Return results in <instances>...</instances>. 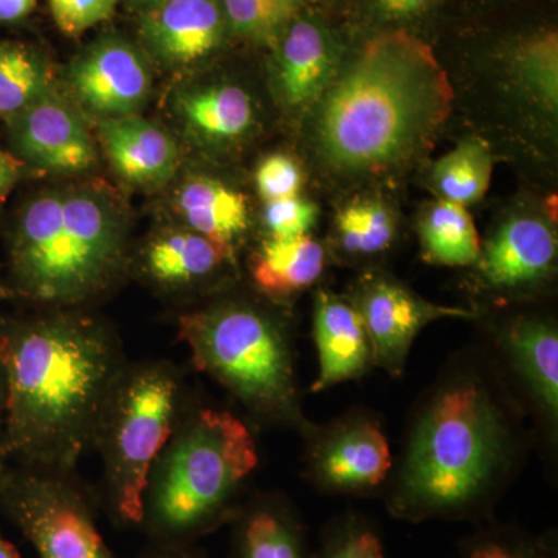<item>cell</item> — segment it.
Here are the masks:
<instances>
[{
    "mask_svg": "<svg viewBox=\"0 0 558 558\" xmlns=\"http://www.w3.org/2000/svg\"><path fill=\"white\" fill-rule=\"evenodd\" d=\"M318 209L299 196L267 202L263 220L270 236L295 238L310 233L317 220Z\"/></svg>",
    "mask_w": 558,
    "mask_h": 558,
    "instance_id": "obj_32",
    "label": "cell"
},
{
    "mask_svg": "<svg viewBox=\"0 0 558 558\" xmlns=\"http://www.w3.org/2000/svg\"><path fill=\"white\" fill-rule=\"evenodd\" d=\"M231 250L179 227L156 234L146 245L143 264L153 279L165 286H189L215 274Z\"/></svg>",
    "mask_w": 558,
    "mask_h": 558,
    "instance_id": "obj_20",
    "label": "cell"
},
{
    "mask_svg": "<svg viewBox=\"0 0 558 558\" xmlns=\"http://www.w3.org/2000/svg\"><path fill=\"white\" fill-rule=\"evenodd\" d=\"M256 464L255 440L240 418L202 411L148 487L143 524L163 545H182L218 523Z\"/></svg>",
    "mask_w": 558,
    "mask_h": 558,
    "instance_id": "obj_5",
    "label": "cell"
},
{
    "mask_svg": "<svg viewBox=\"0 0 558 558\" xmlns=\"http://www.w3.org/2000/svg\"><path fill=\"white\" fill-rule=\"evenodd\" d=\"M494 159L481 138H469L440 157L433 168V185L444 201L468 207L483 199L490 186Z\"/></svg>",
    "mask_w": 558,
    "mask_h": 558,
    "instance_id": "obj_25",
    "label": "cell"
},
{
    "mask_svg": "<svg viewBox=\"0 0 558 558\" xmlns=\"http://www.w3.org/2000/svg\"><path fill=\"white\" fill-rule=\"evenodd\" d=\"M5 123L11 154L32 171L80 179L98 167L89 120L58 83Z\"/></svg>",
    "mask_w": 558,
    "mask_h": 558,
    "instance_id": "obj_8",
    "label": "cell"
},
{
    "mask_svg": "<svg viewBox=\"0 0 558 558\" xmlns=\"http://www.w3.org/2000/svg\"><path fill=\"white\" fill-rule=\"evenodd\" d=\"M149 558H199L190 554V550L183 549L180 545H163L159 553Z\"/></svg>",
    "mask_w": 558,
    "mask_h": 558,
    "instance_id": "obj_38",
    "label": "cell"
},
{
    "mask_svg": "<svg viewBox=\"0 0 558 558\" xmlns=\"http://www.w3.org/2000/svg\"><path fill=\"white\" fill-rule=\"evenodd\" d=\"M325 267V252L310 234L264 241L253 260L256 286L271 296H288L310 288Z\"/></svg>",
    "mask_w": 558,
    "mask_h": 558,
    "instance_id": "obj_21",
    "label": "cell"
},
{
    "mask_svg": "<svg viewBox=\"0 0 558 558\" xmlns=\"http://www.w3.org/2000/svg\"><path fill=\"white\" fill-rule=\"evenodd\" d=\"M325 558H385L384 546L371 529L349 524L329 543Z\"/></svg>",
    "mask_w": 558,
    "mask_h": 558,
    "instance_id": "obj_33",
    "label": "cell"
},
{
    "mask_svg": "<svg viewBox=\"0 0 558 558\" xmlns=\"http://www.w3.org/2000/svg\"><path fill=\"white\" fill-rule=\"evenodd\" d=\"M11 438L50 464L78 457L113 379L116 357L89 319L50 317L0 340Z\"/></svg>",
    "mask_w": 558,
    "mask_h": 558,
    "instance_id": "obj_2",
    "label": "cell"
},
{
    "mask_svg": "<svg viewBox=\"0 0 558 558\" xmlns=\"http://www.w3.org/2000/svg\"><path fill=\"white\" fill-rule=\"evenodd\" d=\"M219 3L231 31L266 46H277L301 9V0H219Z\"/></svg>",
    "mask_w": 558,
    "mask_h": 558,
    "instance_id": "obj_27",
    "label": "cell"
},
{
    "mask_svg": "<svg viewBox=\"0 0 558 558\" xmlns=\"http://www.w3.org/2000/svg\"><path fill=\"white\" fill-rule=\"evenodd\" d=\"M172 113L186 137L199 145H229L245 137L255 124L252 97L236 84L179 92Z\"/></svg>",
    "mask_w": 558,
    "mask_h": 558,
    "instance_id": "obj_15",
    "label": "cell"
},
{
    "mask_svg": "<svg viewBox=\"0 0 558 558\" xmlns=\"http://www.w3.org/2000/svg\"><path fill=\"white\" fill-rule=\"evenodd\" d=\"M337 230L348 252L371 255L391 244L395 220L380 204L362 202L341 209L337 216Z\"/></svg>",
    "mask_w": 558,
    "mask_h": 558,
    "instance_id": "obj_29",
    "label": "cell"
},
{
    "mask_svg": "<svg viewBox=\"0 0 558 558\" xmlns=\"http://www.w3.org/2000/svg\"><path fill=\"white\" fill-rule=\"evenodd\" d=\"M275 83L292 108L307 105L325 89L333 57L328 36L310 21L293 22L278 40Z\"/></svg>",
    "mask_w": 558,
    "mask_h": 558,
    "instance_id": "obj_17",
    "label": "cell"
},
{
    "mask_svg": "<svg viewBox=\"0 0 558 558\" xmlns=\"http://www.w3.org/2000/svg\"><path fill=\"white\" fill-rule=\"evenodd\" d=\"M226 16L219 0H165L140 13V38L157 64L168 70L193 68L222 44Z\"/></svg>",
    "mask_w": 558,
    "mask_h": 558,
    "instance_id": "obj_11",
    "label": "cell"
},
{
    "mask_svg": "<svg viewBox=\"0 0 558 558\" xmlns=\"http://www.w3.org/2000/svg\"><path fill=\"white\" fill-rule=\"evenodd\" d=\"M62 89L87 120L97 123L142 112L153 78L145 54L134 44L108 35L70 62Z\"/></svg>",
    "mask_w": 558,
    "mask_h": 558,
    "instance_id": "obj_10",
    "label": "cell"
},
{
    "mask_svg": "<svg viewBox=\"0 0 558 558\" xmlns=\"http://www.w3.org/2000/svg\"><path fill=\"white\" fill-rule=\"evenodd\" d=\"M128 208L100 180L68 179L33 194L17 215L11 266L33 300L75 304L108 288L123 267Z\"/></svg>",
    "mask_w": 558,
    "mask_h": 558,
    "instance_id": "obj_3",
    "label": "cell"
},
{
    "mask_svg": "<svg viewBox=\"0 0 558 558\" xmlns=\"http://www.w3.org/2000/svg\"><path fill=\"white\" fill-rule=\"evenodd\" d=\"M315 341L318 348L319 374L314 391L354 379L373 359L360 312L330 293L322 292L318 295L315 307Z\"/></svg>",
    "mask_w": 558,
    "mask_h": 558,
    "instance_id": "obj_16",
    "label": "cell"
},
{
    "mask_svg": "<svg viewBox=\"0 0 558 558\" xmlns=\"http://www.w3.org/2000/svg\"><path fill=\"white\" fill-rule=\"evenodd\" d=\"M54 24L65 36L83 35L116 14L117 0H49Z\"/></svg>",
    "mask_w": 558,
    "mask_h": 558,
    "instance_id": "obj_30",
    "label": "cell"
},
{
    "mask_svg": "<svg viewBox=\"0 0 558 558\" xmlns=\"http://www.w3.org/2000/svg\"><path fill=\"white\" fill-rule=\"evenodd\" d=\"M180 333L197 368L253 409L290 410L295 398L292 363L284 339L269 318L227 304L186 315Z\"/></svg>",
    "mask_w": 558,
    "mask_h": 558,
    "instance_id": "obj_6",
    "label": "cell"
},
{
    "mask_svg": "<svg viewBox=\"0 0 558 558\" xmlns=\"http://www.w3.org/2000/svg\"><path fill=\"white\" fill-rule=\"evenodd\" d=\"M241 558H306L292 521L271 508L250 512L240 531Z\"/></svg>",
    "mask_w": 558,
    "mask_h": 558,
    "instance_id": "obj_28",
    "label": "cell"
},
{
    "mask_svg": "<svg viewBox=\"0 0 558 558\" xmlns=\"http://www.w3.org/2000/svg\"><path fill=\"white\" fill-rule=\"evenodd\" d=\"M391 454L384 433L369 422L349 425L319 454L318 470L329 487L359 490L387 478Z\"/></svg>",
    "mask_w": 558,
    "mask_h": 558,
    "instance_id": "obj_19",
    "label": "cell"
},
{
    "mask_svg": "<svg viewBox=\"0 0 558 558\" xmlns=\"http://www.w3.org/2000/svg\"><path fill=\"white\" fill-rule=\"evenodd\" d=\"M513 72L521 86L549 112L558 108V35L542 31L521 40L512 53Z\"/></svg>",
    "mask_w": 558,
    "mask_h": 558,
    "instance_id": "obj_26",
    "label": "cell"
},
{
    "mask_svg": "<svg viewBox=\"0 0 558 558\" xmlns=\"http://www.w3.org/2000/svg\"><path fill=\"white\" fill-rule=\"evenodd\" d=\"M0 558H22L16 548L2 535H0Z\"/></svg>",
    "mask_w": 558,
    "mask_h": 558,
    "instance_id": "obj_40",
    "label": "cell"
},
{
    "mask_svg": "<svg viewBox=\"0 0 558 558\" xmlns=\"http://www.w3.org/2000/svg\"><path fill=\"white\" fill-rule=\"evenodd\" d=\"M57 84L50 62L22 43H0V120L7 121Z\"/></svg>",
    "mask_w": 558,
    "mask_h": 558,
    "instance_id": "obj_24",
    "label": "cell"
},
{
    "mask_svg": "<svg viewBox=\"0 0 558 558\" xmlns=\"http://www.w3.org/2000/svg\"><path fill=\"white\" fill-rule=\"evenodd\" d=\"M255 182L259 196L267 204L299 196L303 186V174L292 157L270 154L258 165Z\"/></svg>",
    "mask_w": 558,
    "mask_h": 558,
    "instance_id": "obj_31",
    "label": "cell"
},
{
    "mask_svg": "<svg viewBox=\"0 0 558 558\" xmlns=\"http://www.w3.org/2000/svg\"><path fill=\"white\" fill-rule=\"evenodd\" d=\"M557 258L556 233L542 219L509 220L480 255L481 275L494 288H517L545 278Z\"/></svg>",
    "mask_w": 558,
    "mask_h": 558,
    "instance_id": "obj_14",
    "label": "cell"
},
{
    "mask_svg": "<svg viewBox=\"0 0 558 558\" xmlns=\"http://www.w3.org/2000/svg\"><path fill=\"white\" fill-rule=\"evenodd\" d=\"M509 351L543 407L554 416L558 409V337L545 323L521 318L510 326Z\"/></svg>",
    "mask_w": 558,
    "mask_h": 558,
    "instance_id": "obj_23",
    "label": "cell"
},
{
    "mask_svg": "<svg viewBox=\"0 0 558 558\" xmlns=\"http://www.w3.org/2000/svg\"><path fill=\"white\" fill-rule=\"evenodd\" d=\"M357 311L368 336L371 355L389 371L402 368L411 343L428 323L470 315L459 307L427 303L387 281H377L366 288Z\"/></svg>",
    "mask_w": 558,
    "mask_h": 558,
    "instance_id": "obj_13",
    "label": "cell"
},
{
    "mask_svg": "<svg viewBox=\"0 0 558 558\" xmlns=\"http://www.w3.org/2000/svg\"><path fill=\"white\" fill-rule=\"evenodd\" d=\"M175 381L161 369H146L121 387L110 427V481L116 515L143 524L150 470L171 435Z\"/></svg>",
    "mask_w": 558,
    "mask_h": 558,
    "instance_id": "obj_7",
    "label": "cell"
},
{
    "mask_svg": "<svg viewBox=\"0 0 558 558\" xmlns=\"http://www.w3.org/2000/svg\"><path fill=\"white\" fill-rule=\"evenodd\" d=\"M172 208L183 227L230 250L248 227L244 194L208 175L183 179L172 197Z\"/></svg>",
    "mask_w": 558,
    "mask_h": 558,
    "instance_id": "obj_18",
    "label": "cell"
},
{
    "mask_svg": "<svg viewBox=\"0 0 558 558\" xmlns=\"http://www.w3.org/2000/svg\"><path fill=\"white\" fill-rule=\"evenodd\" d=\"M95 124L98 148L121 182L135 190L156 191L178 174V143L159 124L140 113Z\"/></svg>",
    "mask_w": 558,
    "mask_h": 558,
    "instance_id": "obj_12",
    "label": "cell"
},
{
    "mask_svg": "<svg viewBox=\"0 0 558 558\" xmlns=\"http://www.w3.org/2000/svg\"><path fill=\"white\" fill-rule=\"evenodd\" d=\"M425 258L442 266H470L481 255L475 222L462 205L440 199L429 205L418 223Z\"/></svg>",
    "mask_w": 558,
    "mask_h": 558,
    "instance_id": "obj_22",
    "label": "cell"
},
{
    "mask_svg": "<svg viewBox=\"0 0 558 558\" xmlns=\"http://www.w3.org/2000/svg\"><path fill=\"white\" fill-rule=\"evenodd\" d=\"M38 0H0V24L25 20L35 10Z\"/></svg>",
    "mask_w": 558,
    "mask_h": 558,
    "instance_id": "obj_37",
    "label": "cell"
},
{
    "mask_svg": "<svg viewBox=\"0 0 558 558\" xmlns=\"http://www.w3.org/2000/svg\"><path fill=\"white\" fill-rule=\"evenodd\" d=\"M508 447L505 418L483 385L447 388L418 421L392 512L409 520L472 512L490 492Z\"/></svg>",
    "mask_w": 558,
    "mask_h": 558,
    "instance_id": "obj_4",
    "label": "cell"
},
{
    "mask_svg": "<svg viewBox=\"0 0 558 558\" xmlns=\"http://www.w3.org/2000/svg\"><path fill=\"white\" fill-rule=\"evenodd\" d=\"M453 101L447 70L424 39L405 31L380 33L326 95L319 153L343 172L398 167L432 145Z\"/></svg>",
    "mask_w": 558,
    "mask_h": 558,
    "instance_id": "obj_1",
    "label": "cell"
},
{
    "mask_svg": "<svg viewBox=\"0 0 558 558\" xmlns=\"http://www.w3.org/2000/svg\"><path fill=\"white\" fill-rule=\"evenodd\" d=\"M7 509L40 558H117L86 499L54 480H28L7 494Z\"/></svg>",
    "mask_w": 558,
    "mask_h": 558,
    "instance_id": "obj_9",
    "label": "cell"
},
{
    "mask_svg": "<svg viewBox=\"0 0 558 558\" xmlns=\"http://www.w3.org/2000/svg\"><path fill=\"white\" fill-rule=\"evenodd\" d=\"M468 558H549L543 550L523 543L505 542L501 538H483L473 543Z\"/></svg>",
    "mask_w": 558,
    "mask_h": 558,
    "instance_id": "obj_34",
    "label": "cell"
},
{
    "mask_svg": "<svg viewBox=\"0 0 558 558\" xmlns=\"http://www.w3.org/2000/svg\"><path fill=\"white\" fill-rule=\"evenodd\" d=\"M128 5H131L132 9L140 10V13L143 11L154 9V7L160 5L165 0H124Z\"/></svg>",
    "mask_w": 558,
    "mask_h": 558,
    "instance_id": "obj_39",
    "label": "cell"
},
{
    "mask_svg": "<svg viewBox=\"0 0 558 558\" xmlns=\"http://www.w3.org/2000/svg\"><path fill=\"white\" fill-rule=\"evenodd\" d=\"M33 172L9 150L0 149V207L9 199L13 190Z\"/></svg>",
    "mask_w": 558,
    "mask_h": 558,
    "instance_id": "obj_35",
    "label": "cell"
},
{
    "mask_svg": "<svg viewBox=\"0 0 558 558\" xmlns=\"http://www.w3.org/2000/svg\"><path fill=\"white\" fill-rule=\"evenodd\" d=\"M436 2L438 0H374V7L385 20L399 21L418 16Z\"/></svg>",
    "mask_w": 558,
    "mask_h": 558,
    "instance_id": "obj_36",
    "label": "cell"
}]
</instances>
